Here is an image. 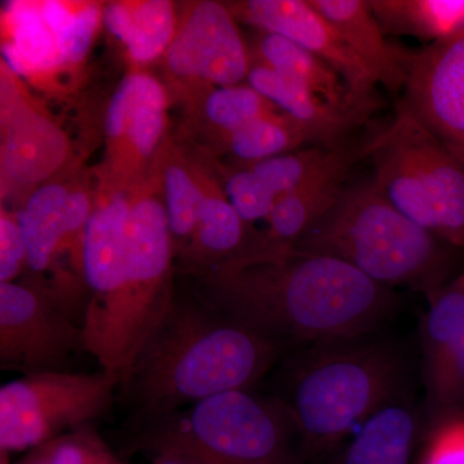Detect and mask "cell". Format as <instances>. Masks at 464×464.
Wrapping results in <instances>:
<instances>
[{
    "label": "cell",
    "instance_id": "cell-1",
    "mask_svg": "<svg viewBox=\"0 0 464 464\" xmlns=\"http://www.w3.org/2000/svg\"><path fill=\"white\" fill-rule=\"evenodd\" d=\"M197 276L208 301L289 351L380 332L400 304L353 266L297 249L246 253Z\"/></svg>",
    "mask_w": 464,
    "mask_h": 464
},
{
    "label": "cell",
    "instance_id": "cell-2",
    "mask_svg": "<svg viewBox=\"0 0 464 464\" xmlns=\"http://www.w3.org/2000/svg\"><path fill=\"white\" fill-rule=\"evenodd\" d=\"M288 353L201 293L176 292L116 400L128 411L127 424L149 422L219 393L255 390Z\"/></svg>",
    "mask_w": 464,
    "mask_h": 464
},
{
    "label": "cell",
    "instance_id": "cell-3",
    "mask_svg": "<svg viewBox=\"0 0 464 464\" xmlns=\"http://www.w3.org/2000/svg\"><path fill=\"white\" fill-rule=\"evenodd\" d=\"M270 375V395L295 420L304 456L337 448L369 415L411 389V357L381 331L295 348Z\"/></svg>",
    "mask_w": 464,
    "mask_h": 464
},
{
    "label": "cell",
    "instance_id": "cell-4",
    "mask_svg": "<svg viewBox=\"0 0 464 464\" xmlns=\"http://www.w3.org/2000/svg\"><path fill=\"white\" fill-rule=\"evenodd\" d=\"M295 249L340 259L384 288L417 290L427 299L464 270V249L402 215L373 177L346 185Z\"/></svg>",
    "mask_w": 464,
    "mask_h": 464
},
{
    "label": "cell",
    "instance_id": "cell-5",
    "mask_svg": "<svg viewBox=\"0 0 464 464\" xmlns=\"http://www.w3.org/2000/svg\"><path fill=\"white\" fill-rule=\"evenodd\" d=\"M125 448L177 451L203 464H299L295 420L279 400L255 390L219 393L140 424H127Z\"/></svg>",
    "mask_w": 464,
    "mask_h": 464
},
{
    "label": "cell",
    "instance_id": "cell-6",
    "mask_svg": "<svg viewBox=\"0 0 464 464\" xmlns=\"http://www.w3.org/2000/svg\"><path fill=\"white\" fill-rule=\"evenodd\" d=\"M373 179L396 209L464 249V167L400 105L392 123L368 141Z\"/></svg>",
    "mask_w": 464,
    "mask_h": 464
},
{
    "label": "cell",
    "instance_id": "cell-7",
    "mask_svg": "<svg viewBox=\"0 0 464 464\" xmlns=\"http://www.w3.org/2000/svg\"><path fill=\"white\" fill-rule=\"evenodd\" d=\"M174 246L164 201L154 194L130 200L125 284L114 319L94 359L123 380L134 357L172 304Z\"/></svg>",
    "mask_w": 464,
    "mask_h": 464
},
{
    "label": "cell",
    "instance_id": "cell-8",
    "mask_svg": "<svg viewBox=\"0 0 464 464\" xmlns=\"http://www.w3.org/2000/svg\"><path fill=\"white\" fill-rule=\"evenodd\" d=\"M121 378L69 371L21 375L0 387V453L33 450L111 411Z\"/></svg>",
    "mask_w": 464,
    "mask_h": 464
},
{
    "label": "cell",
    "instance_id": "cell-9",
    "mask_svg": "<svg viewBox=\"0 0 464 464\" xmlns=\"http://www.w3.org/2000/svg\"><path fill=\"white\" fill-rule=\"evenodd\" d=\"M84 353L83 329L32 283H0V368L23 375L67 371Z\"/></svg>",
    "mask_w": 464,
    "mask_h": 464
},
{
    "label": "cell",
    "instance_id": "cell-10",
    "mask_svg": "<svg viewBox=\"0 0 464 464\" xmlns=\"http://www.w3.org/2000/svg\"><path fill=\"white\" fill-rule=\"evenodd\" d=\"M130 198L110 195L92 210L84 230L82 268L88 290L83 317L84 353L99 350L114 319L125 284Z\"/></svg>",
    "mask_w": 464,
    "mask_h": 464
},
{
    "label": "cell",
    "instance_id": "cell-11",
    "mask_svg": "<svg viewBox=\"0 0 464 464\" xmlns=\"http://www.w3.org/2000/svg\"><path fill=\"white\" fill-rule=\"evenodd\" d=\"M228 7L237 20L289 39L322 58L343 79L356 105L377 108L373 74L310 0H248Z\"/></svg>",
    "mask_w": 464,
    "mask_h": 464
},
{
    "label": "cell",
    "instance_id": "cell-12",
    "mask_svg": "<svg viewBox=\"0 0 464 464\" xmlns=\"http://www.w3.org/2000/svg\"><path fill=\"white\" fill-rule=\"evenodd\" d=\"M166 61L177 78L212 88L241 84L253 63L230 7L217 2L192 7L177 29Z\"/></svg>",
    "mask_w": 464,
    "mask_h": 464
},
{
    "label": "cell",
    "instance_id": "cell-13",
    "mask_svg": "<svg viewBox=\"0 0 464 464\" xmlns=\"http://www.w3.org/2000/svg\"><path fill=\"white\" fill-rule=\"evenodd\" d=\"M400 105L464 167V32L415 54Z\"/></svg>",
    "mask_w": 464,
    "mask_h": 464
},
{
    "label": "cell",
    "instance_id": "cell-14",
    "mask_svg": "<svg viewBox=\"0 0 464 464\" xmlns=\"http://www.w3.org/2000/svg\"><path fill=\"white\" fill-rule=\"evenodd\" d=\"M7 69V67H5ZM2 78L3 164L9 179L34 185L50 179L67 157L65 133L11 91V72Z\"/></svg>",
    "mask_w": 464,
    "mask_h": 464
},
{
    "label": "cell",
    "instance_id": "cell-15",
    "mask_svg": "<svg viewBox=\"0 0 464 464\" xmlns=\"http://www.w3.org/2000/svg\"><path fill=\"white\" fill-rule=\"evenodd\" d=\"M246 83L266 100L304 128L314 145L338 149L373 110L347 109L333 105L295 79L253 61Z\"/></svg>",
    "mask_w": 464,
    "mask_h": 464
},
{
    "label": "cell",
    "instance_id": "cell-16",
    "mask_svg": "<svg viewBox=\"0 0 464 464\" xmlns=\"http://www.w3.org/2000/svg\"><path fill=\"white\" fill-rule=\"evenodd\" d=\"M310 3L341 34L378 84L393 93L404 91L417 53L387 41L368 0H310Z\"/></svg>",
    "mask_w": 464,
    "mask_h": 464
},
{
    "label": "cell",
    "instance_id": "cell-17",
    "mask_svg": "<svg viewBox=\"0 0 464 464\" xmlns=\"http://www.w3.org/2000/svg\"><path fill=\"white\" fill-rule=\"evenodd\" d=\"M426 426V409H420L411 390L406 391L347 436L341 464H409Z\"/></svg>",
    "mask_w": 464,
    "mask_h": 464
},
{
    "label": "cell",
    "instance_id": "cell-18",
    "mask_svg": "<svg viewBox=\"0 0 464 464\" xmlns=\"http://www.w3.org/2000/svg\"><path fill=\"white\" fill-rule=\"evenodd\" d=\"M166 110V91L157 79L142 72L128 75L109 103L106 133L110 141L124 143L136 157H151L163 137Z\"/></svg>",
    "mask_w": 464,
    "mask_h": 464
},
{
    "label": "cell",
    "instance_id": "cell-19",
    "mask_svg": "<svg viewBox=\"0 0 464 464\" xmlns=\"http://www.w3.org/2000/svg\"><path fill=\"white\" fill-rule=\"evenodd\" d=\"M356 163L357 160L347 161L333 168L277 200L266 218L267 228L258 232L257 240L248 252L295 249L304 232L338 200L346 188L348 174Z\"/></svg>",
    "mask_w": 464,
    "mask_h": 464
},
{
    "label": "cell",
    "instance_id": "cell-20",
    "mask_svg": "<svg viewBox=\"0 0 464 464\" xmlns=\"http://www.w3.org/2000/svg\"><path fill=\"white\" fill-rule=\"evenodd\" d=\"M257 235L240 218L225 191L208 182L197 230L181 257L191 274L203 273L244 255Z\"/></svg>",
    "mask_w": 464,
    "mask_h": 464
},
{
    "label": "cell",
    "instance_id": "cell-21",
    "mask_svg": "<svg viewBox=\"0 0 464 464\" xmlns=\"http://www.w3.org/2000/svg\"><path fill=\"white\" fill-rule=\"evenodd\" d=\"M69 188L48 183L33 192L16 215L27 246V268L34 274L51 270L57 256L69 249L82 264V255L67 239L65 207Z\"/></svg>",
    "mask_w": 464,
    "mask_h": 464
},
{
    "label": "cell",
    "instance_id": "cell-22",
    "mask_svg": "<svg viewBox=\"0 0 464 464\" xmlns=\"http://www.w3.org/2000/svg\"><path fill=\"white\" fill-rule=\"evenodd\" d=\"M256 63L295 79L333 105L347 109H368L351 99L343 79L322 58L276 34L261 32L255 45Z\"/></svg>",
    "mask_w": 464,
    "mask_h": 464
},
{
    "label": "cell",
    "instance_id": "cell-23",
    "mask_svg": "<svg viewBox=\"0 0 464 464\" xmlns=\"http://www.w3.org/2000/svg\"><path fill=\"white\" fill-rule=\"evenodd\" d=\"M386 35L433 43L464 32V0H368Z\"/></svg>",
    "mask_w": 464,
    "mask_h": 464
},
{
    "label": "cell",
    "instance_id": "cell-24",
    "mask_svg": "<svg viewBox=\"0 0 464 464\" xmlns=\"http://www.w3.org/2000/svg\"><path fill=\"white\" fill-rule=\"evenodd\" d=\"M429 301L420 326V377L429 378L441 364L464 329V270Z\"/></svg>",
    "mask_w": 464,
    "mask_h": 464
},
{
    "label": "cell",
    "instance_id": "cell-25",
    "mask_svg": "<svg viewBox=\"0 0 464 464\" xmlns=\"http://www.w3.org/2000/svg\"><path fill=\"white\" fill-rule=\"evenodd\" d=\"M314 145L310 134L283 112L262 116L232 133L224 148L237 166H249Z\"/></svg>",
    "mask_w": 464,
    "mask_h": 464
},
{
    "label": "cell",
    "instance_id": "cell-26",
    "mask_svg": "<svg viewBox=\"0 0 464 464\" xmlns=\"http://www.w3.org/2000/svg\"><path fill=\"white\" fill-rule=\"evenodd\" d=\"M3 18L14 45L29 76L63 66L60 45L42 12V2H8Z\"/></svg>",
    "mask_w": 464,
    "mask_h": 464
},
{
    "label": "cell",
    "instance_id": "cell-27",
    "mask_svg": "<svg viewBox=\"0 0 464 464\" xmlns=\"http://www.w3.org/2000/svg\"><path fill=\"white\" fill-rule=\"evenodd\" d=\"M207 185L208 182L201 188L190 170L181 163L172 161L164 169L163 201L172 235L174 253L182 256L190 246L199 221Z\"/></svg>",
    "mask_w": 464,
    "mask_h": 464
},
{
    "label": "cell",
    "instance_id": "cell-28",
    "mask_svg": "<svg viewBox=\"0 0 464 464\" xmlns=\"http://www.w3.org/2000/svg\"><path fill=\"white\" fill-rule=\"evenodd\" d=\"M276 111L279 110L248 83L212 88L203 101L204 116L221 145L246 124Z\"/></svg>",
    "mask_w": 464,
    "mask_h": 464
},
{
    "label": "cell",
    "instance_id": "cell-29",
    "mask_svg": "<svg viewBox=\"0 0 464 464\" xmlns=\"http://www.w3.org/2000/svg\"><path fill=\"white\" fill-rule=\"evenodd\" d=\"M130 5V25L121 42L130 57L136 63H145L166 54L177 32L172 3L146 0Z\"/></svg>",
    "mask_w": 464,
    "mask_h": 464
},
{
    "label": "cell",
    "instance_id": "cell-30",
    "mask_svg": "<svg viewBox=\"0 0 464 464\" xmlns=\"http://www.w3.org/2000/svg\"><path fill=\"white\" fill-rule=\"evenodd\" d=\"M423 387L427 420L464 414V329Z\"/></svg>",
    "mask_w": 464,
    "mask_h": 464
},
{
    "label": "cell",
    "instance_id": "cell-31",
    "mask_svg": "<svg viewBox=\"0 0 464 464\" xmlns=\"http://www.w3.org/2000/svg\"><path fill=\"white\" fill-rule=\"evenodd\" d=\"M52 464H125L92 424L50 442Z\"/></svg>",
    "mask_w": 464,
    "mask_h": 464
},
{
    "label": "cell",
    "instance_id": "cell-32",
    "mask_svg": "<svg viewBox=\"0 0 464 464\" xmlns=\"http://www.w3.org/2000/svg\"><path fill=\"white\" fill-rule=\"evenodd\" d=\"M225 194L246 224L266 221L275 200L262 188L248 167L237 166L226 174Z\"/></svg>",
    "mask_w": 464,
    "mask_h": 464
},
{
    "label": "cell",
    "instance_id": "cell-33",
    "mask_svg": "<svg viewBox=\"0 0 464 464\" xmlns=\"http://www.w3.org/2000/svg\"><path fill=\"white\" fill-rule=\"evenodd\" d=\"M427 427L420 464H464V414L427 420Z\"/></svg>",
    "mask_w": 464,
    "mask_h": 464
},
{
    "label": "cell",
    "instance_id": "cell-34",
    "mask_svg": "<svg viewBox=\"0 0 464 464\" xmlns=\"http://www.w3.org/2000/svg\"><path fill=\"white\" fill-rule=\"evenodd\" d=\"M102 12L99 5L87 3L76 5L74 20L67 30L65 38L60 43L63 65L78 63L85 56L93 42L94 35L102 23Z\"/></svg>",
    "mask_w": 464,
    "mask_h": 464
},
{
    "label": "cell",
    "instance_id": "cell-35",
    "mask_svg": "<svg viewBox=\"0 0 464 464\" xmlns=\"http://www.w3.org/2000/svg\"><path fill=\"white\" fill-rule=\"evenodd\" d=\"M27 268V246L16 215H0V283L16 282Z\"/></svg>",
    "mask_w": 464,
    "mask_h": 464
},
{
    "label": "cell",
    "instance_id": "cell-36",
    "mask_svg": "<svg viewBox=\"0 0 464 464\" xmlns=\"http://www.w3.org/2000/svg\"><path fill=\"white\" fill-rule=\"evenodd\" d=\"M152 464H203L190 456L177 451H159L151 454Z\"/></svg>",
    "mask_w": 464,
    "mask_h": 464
},
{
    "label": "cell",
    "instance_id": "cell-37",
    "mask_svg": "<svg viewBox=\"0 0 464 464\" xmlns=\"http://www.w3.org/2000/svg\"><path fill=\"white\" fill-rule=\"evenodd\" d=\"M17 464H52L50 442L43 447L33 449Z\"/></svg>",
    "mask_w": 464,
    "mask_h": 464
},
{
    "label": "cell",
    "instance_id": "cell-38",
    "mask_svg": "<svg viewBox=\"0 0 464 464\" xmlns=\"http://www.w3.org/2000/svg\"><path fill=\"white\" fill-rule=\"evenodd\" d=\"M0 464H11L9 462V454L0 453Z\"/></svg>",
    "mask_w": 464,
    "mask_h": 464
}]
</instances>
